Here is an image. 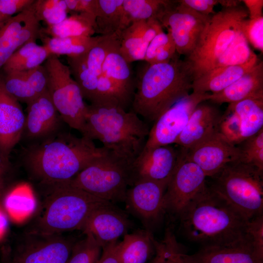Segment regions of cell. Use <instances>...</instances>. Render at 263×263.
Returning a JSON list of instances; mask_svg holds the SVG:
<instances>
[{"mask_svg": "<svg viewBox=\"0 0 263 263\" xmlns=\"http://www.w3.org/2000/svg\"><path fill=\"white\" fill-rule=\"evenodd\" d=\"M258 62L257 58L242 65L212 69L193 81L192 92L199 94L218 93L237 80Z\"/></svg>", "mask_w": 263, "mask_h": 263, "instance_id": "25", "label": "cell"}, {"mask_svg": "<svg viewBox=\"0 0 263 263\" xmlns=\"http://www.w3.org/2000/svg\"><path fill=\"white\" fill-rule=\"evenodd\" d=\"M174 0H123L122 31L133 22L153 19L159 22Z\"/></svg>", "mask_w": 263, "mask_h": 263, "instance_id": "29", "label": "cell"}, {"mask_svg": "<svg viewBox=\"0 0 263 263\" xmlns=\"http://www.w3.org/2000/svg\"><path fill=\"white\" fill-rule=\"evenodd\" d=\"M37 200L31 186L25 183L15 187L6 195L4 206L9 217L14 222L21 223L35 211Z\"/></svg>", "mask_w": 263, "mask_h": 263, "instance_id": "32", "label": "cell"}, {"mask_svg": "<svg viewBox=\"0 0 263 263\" xmlns=\"http://www.w3.org/2000/svg\"><path fill=\"white\" fill-rule=\"evenodd\" d=\"M69 13H87L96 16L97 0H65Z\"/></svg>", "mask_w": 263, "mask_h": 263, "instance_id": "46", "label": "cell"}, {"mask_svg": "<svg viewBox=\"0 0 263 263\" xmlns=\"http://www.w3.org/2000/svg\"><path fill=\"white\" fill-rule=\"evenodd\" d=\"M39 37L43 46L51 56L66 55L68 57H73L86 54L100 40L102 36L52 38L40 32Z\"/></svg>", "mask_w": 263, "mask_h": 263, "instance_id": "31", "label": "cell"}, {"mask_svg": "<svg viewBox=\"0 0 263 263\" xmlns=\"http://www.w3.org/2000/svg\"><path fill=\"white\" fill-rule=\"evenodd\" d=\"M0 13V27H1L10 19Z\"/></svg>", "mask_w": 263, "mask_h": 263, "instance_id": "54", "label": "cell"}, {"mask_svg": "<svg viewBox=\"0 0 263 263\" xmlns=\"http://www.w3.org/2000/svg\"><path fill=\"white\" fill-rule=\"evenodd\" d=\"M203 102L193 110L175 142L181 149L188 150L218 132L221 115L214 106Z\"/></svg>", "mask_w": 263, "mask_h": 263, "instance_id": "20", "label": "cell"}, {"mask_svg": "<svg viewBox=\"0 0 263 263\" xmlns=\"http://www.w3.org/2000/svg\"><path fill=\"white\" fill-rule=\"evenodd\" d=\"M8 163L4 160L0 152V195L4 188V176Z\"/></svg>", "mask_w": 263, "mask_h": 263, "instance_id": "52", "label": "cell"}, {"mask_svg": "<svg viewBox=\"0 0 263 263\" xmlns=\"http://www.w3.org/2000/svg\"><path fill=\"white\" fill-rule=\"evenodd\" d=\"M43 66L47 76V91L60 117L82 135L87 105L69 66L54 55L50 56Z\"/></svg>", "mask_w": 263, "mask_h": 263, "instance_id": "9", "label": "cell"}, {"mask_svg": "<svg viewBox=\"0 0 263 263\" xmlns=\"http://www.w3.org/2000/svg\"><path fill=\"white\" fill-rule=\"evenodd\" d=\"M129 64L120 53L118 36L105 57L102 74L112 81L127 103L133 95L134 86Z\"/></svg>", "mask_w": 263, "mask_h": 263, "instance_id": "26", "label": "cell"}, {"mask_svg": "<svg viewBox=\"0 0 263 263\" xmlns=\"http://www.w3.org/2000/svg\"><path fill=\"white\" fill-rule=\"evenodd\" d=\"M178 217L184 236L201 247L250 242L248 220L207 184Z\"/></svg>", "mask_w": 263, "mask_h": 263, "instance_id": "1", "label": "cell"}, {"mask_svg": "<svg viewBox=\"0 0 263 263\" xmlns=\"http://www.w3.org/2000/svg\"><path fill=\"white\" fill-rule=\"evenodd\" d=\"M2 74L5 89L19 102L27 104L47 90V76L43 65Z\"/></svg>", "mask_w": 263, "mask_h": 263, "instance_id": "22", "label": "cell"}, {"mask_svg": "<svg viewBox=\"0 0 263 263\" xmlns=\"http://www.w3.org/2000/svg\"><path fill=\"white\" fill-rule=\"evenodd\" d=\"M32 5L0 27V68L19 49L39 37L41 28Z\"/></svg>", "mask_w": 263, "mask_h": 263, "instance_id": "17", "label": "cell"}, {"mask_svg": "<svg viewBox=\"0 0 263 263\" xmlns=\"http://www.w3.org/2000/svg\"><path fill=\"white\" fill-rule=\"evenodd\" d=\"M95 33L108 36L122 31L123 0H97Z\"/></svg>", "mask_w": 263, "mask_h": 263, "instance_id": "34", "label": "cell"}, {"mask_svg": "<svg viewBox=\"0 0 263 263\" xmlns=\"http://www.w3.org/2000/svg\"><path fill=\"white\" fill-rule=\"evenodd\" d=\"M32 6L36 19L47 26L61 22L69 13L65 0H35Z\"/></svg>", "mask_w": 263, "mask_h": 263, "instance_id": "38", "label": "cell"}, {"mask_svg": "<svg viewBox=\"0 0 263 263\" xmlns=\"http://www.w3.org/2000/svg\"><path fill=\"white\" fill-rule=\"evenodd\" d=\"M35 0H0V13L8 18L29 8Z\"/></svg>", "mask_w": 263, "mask_h": 263, "instance_id": "45", "label": "cell"}, {"mask_svg": "<svg viewBox=\"0 0 263 263\" xmlns=\"http://www.w3.org/2000/svg\"><path fill=\"white\" fill-rule=\"evenodd\" d=\"M133 161L107 149L68 182L101 199L124 202Z\"/></svg>", "mask_w": 263, "mask_h": 263, "instance_id": "7", "label": "cell"}, {"mask_svg": "<svg viewBox=\"0 0 263 263\" xmlns=\"http://www.w3.org/2000/svg\"><path fill=\"white\" fill-rule=\"evenodd\" d=\"M226 110L240 128L244 141L263 129V97L230 103Z\"/></svg>", "mask_w": 263, "mask_h": 263, "instance_id": "28", "label": "cell"}, {"mask_svg": "<svg viewBox=\"0 0 263 263\" xmlns=\"http://www.w3.org/2000/svg\"><path fill=\"white\" fill-rule=\"evenodd\" d=\"M7 263H13L12 261H8Z\"/></svg>", "mask_w": 263, "mask_h": 263, "instance_id": "55", "label": "cell"}, {"mask_svg": "<svg viewBox=\"0 0 263 263\" xmlns=\"http://www.w3.org/2000/svg\"><path fill=\"white\" fill-rule=\"evenodd\" d=\"M51 187L41 214L30 232L58 234L81 230L95 209L113 204L73 187L68 182Z\"/></svg>", "mask_w": 263, "mask_h": 263, "instance_id": "5", "label": "cell"}, {"mask_svg": "<svg viewBox=\"0 0 263 263\" xmlns=\"http://www.w3.org/2000/svg\"><path fill=\"white\" fill-rule=\"evenodd\" d=\"M27 106L24 131L29 137H43L56 129L60 116L47 90Z\"/></svg>", "mask_w": 263, "mask_h": 263, "instance_id": "23", "label": "cell"}, {"mask_svg": "<svg viewBox=\"0 0 263 263\" xmlns=\"http://www.w3.org/2000/svg\"><path fill=\"white\" fill-rule=\"evenodd\" d=\"M102 248L90 235L75 243L67 263H96Z\"/></svg>", "mask_w": 263, "mask_h": 263, "instance_id": "41", "label": "cell"}, {"mask_svg": "<svg viewBox=\"0 0 263 263\" xmlns=\"http://www.w3.org/2000/svg\"><path fill=\"white\" fill-rule=\"evenodd\" d=\"M40 32L52 38L92 37L95 33V16L87 13H73L57 24L41 28Z\"/></svg>", "mask_w": 263, "mask_h": 263, "instance_id": "30", "label": "cell"}, {"mask_svg": "<svg viewBox=\"0 0 263 263\" xmlns=\"http://www.w3.org/2000/svg\"><path fill=\"white\" fill-rule=\"evenodd\" d=\"M211 178L209 188L246 219L263 214V172L238 160Z\"/></svg>", "mask_w": 263, "mask_h": 263, "instance_id": "6", "label": "cell"}, {"mask_svg": "<svg viewBox=\"0 0 263 263\" xmlns=\"http://www.w3.org/2000/svg\"><path fill=\"white\" fill-rule=\"evenodd\" d=\"M131 226L127 216L111 204L95 209L81 230L92 236L102 248L127 234Z\"/></svg>", "mask_w": 263, "mask_h": 263, "instance_id": "18", "label": "cell"}, {"mask_svg": "<svg viewBox=\"0 0 263 263\" xmlns=\"http://www.w3.org/2000/svg\"><path fill=\"white\" fill-rule=\"evenodd\" d=\"M246 6L249 19H254L263 17V0H242Z\"/></svg>", "mask_w": 263, "mask_h": 263, "instance_id": "51", "label": "cell"}, {"mask_svg": "<svg viewBox=\"0 0 263 263\" xmlns=\"http://www.w3.org/2000/svg\"><path fill=\"white\" fill-rule=\"evenodd\" d=\"M210 16L194 11L180 0H175L159 22L170 34L177 53L187 57L195 48Z\"/></svg>", "mask_w": 263, "mask_h": 263, "instance_id": "11", "label": "cell"}, {"mask_svg": "<svg viewBox=\"0 0 263 263\" xmlns=\"http://www.w3.org/2000/svg\"><path fill=\"white\" fill-rule=\"evenodd\" d=\"M177 53L175 44L171 37L169 42L159 51L149 64L168 63L173 58Z\"/></svg>", "mask_w": 263, "mask_h": 263, "instance_id": "49", "label": "cell"}, {"mask_svg": "<svg viewBox=\"0 0 263 263\" xmlns=\"http://www.w3.org/2000/svg\"><path fill=\"white\" fill-rule=\"evenodd\" d=\"M183 4L194 11L207 16L214 15V7L220 4L218 0H180Z\"/></svg>", "mask_w": 263, "mask_h": 263, "instance_id": "48", "label": "cell"}, {"mask_svg": "<svg viewBox=\"0 0 263 263\" xmlns=\"http://www.w3.org/2000/svg\"><path fill=\"white\" fill-rule=\"evenodd\" d=\"M67 61L72 76L79 87L84 99L93 103L97 95L98 77L89 69L86 54L68 57Z\"/></svg>", "mask_w": 263, "mask_h": 263, "instance_id": "37", "label": "cell"}, {"mask_svg": "<svg viewBox=\"0 0 263 263\" xmlns=\"http://www.w3.org/2000/svg\"><path fill=\"white\" fill-rule=\"evenodd\" d=\"M179 155V150L170 145L142 150L131 164V186L144 180L169 181Z\"/></svg>", "mask_w": 263, "mask_h": 263, "instance_id": "16", "label": "cell"}, {"mask_svg": "<svg viewBox=\"0 0 263 263\" xmlns=\"http://www.w3.org/2000/svg\"><path fill=\"white\" fill-rule=\"evenodd\" d=\"M14 256L13 263H67L75 243L60 234L29 232Z\"/></svg>", "mask_w": 263, "mask_h": 263, "instance_id": "13", "label": "cell"}, {"mask_svg": "<svg viewBox=\"0 0 263 263\" xmlns=\"http://www.w3.org/2000/svg\"><path fill=\"white\" fill-rule=\"evenodd\" d=\"M8 227V220L4 211L0 207V240L4 236Z\"/></svg>", "mask_w": 263, "mask_h": 263, "instance_id": "53", "label": "cell"}, {"mask_svg": "<svg viewBox=\"0 0 263 263\" xmlns=\"http://www.w3.org/2000/svg\"><path fill=\"white\" fill-rule=\"evenodd\" d=\"M207 176L180 149L178 159L164 194L165 212L178 216L206 186Z\"/></svg>", "mask_w": 263, "mask_h": 263, "instance_id": "10", "label": "cell"}, {"mask_svg": "<svg viewBox=\"0 0 263 263\" xmlns=\"http://www.w3.org/2000/svg\"><path fill=\"white\" fill-rule=\"evenodd\" d=\"M241 152V162L263 172V129L237 145Z\"/></svg>", "mask_w": 263, "mask_h": 263, "instance_id": "39", "label": "cell"}, {"mask_svg": "<svg viewBox=\"0 0 263 263\" xmlns=\"http://www.w3.org/2000/svg\"><path fill=\"white\" fill-rule=\"evenodd\" d=\"M51 56L44 46L31 41L16 51L2 67L3 73L26 71L37 68Z\"/></svg>", "mask_w": 263, "mask_h": 263, "instance_id": "35", "label": "cell"}, {"mask_svg": "<svg viewBox=\"0 0 263 263\" xmlns=\"http://www.w3.org/2000/svg\"><path fill=\"white\" fill-rule=\"evenodd\" d=\"M253 97H263V62H258L250 70L223 90L210 94L213 103H232Z\"/></svg>", "mask_w": 263, "mask_h": 263, "instance_id": "24", "label": "cell"}, {"mask_svg": "<svg viewBox=\"0 0 263 263\" xmlns=\"http://www.w3.org/2000/svg\"><path fill=\"white\" fill-rule=\"evenodd\" d=\"M177 53L168 63H147L138 76L132 111L154 122L176 102L189 94L194 76L189 63Z\"/></svg>", "mask_w": 263, "mask_h": 263, "instance_id": "2", "label": "cell"}, {"mask_svg": "<svg viewBox=\"0 0 263 263\" xmlns=\"http://www.w3.org/2000/svg\"><path fill=\"white\" fill-rule=\"evenodd\" d=\"M181 150L187 159L196 164L207 177H210L227 164L241 158L239 147L230 143L218 132L188 150Z\"/></svg>", "mask_w": 263, "mask_h": 263, "instance_id": "14", "label": "cell"}, {"mask_svg": "<svg viewBox=\"0 0 263 263\" xmlns=\"http://www.w3.org/2000/svg\"><path fill=\"white\" fill-rule=\"evenodd\" d=\"M241 29L248 42L252 46L263 51V17L245 19L241 25Z\"/></svg>", "mask_w": 263, "mask_h": 263, "instance_id": "43", "label": "cell"}, {"mask_svg": "<svg viewBox=\"0 0 263 263\" xmlns=\"http://www.w3.org/2000/svg\"><path fill=\"white\" fill-rule=\"evenodd\" d=\"M146 20L133 22L119 36L120 53L129 63L144 60L149 43L143 38Z\"/></svg>", "mask_w": 263, "mask_h": 263, "instance_id": "33", "label": "cell"}, {"mask_svg": "<svg viewBox=\"0 0 263 263\" xmlns=\"http://www.w3.org/2000/svg\"><path fill=\"white\" fill-rule=\"evenodd\" d=\"M85 120L82 136L98 140L103 147L132 161L142 150L150 130L139 115L114 100L87 105Z\"/></svg>", "mask_w": 263, "mask_h": 263, "instance_id": "4", "label": "cell"}, {"mask_svg": "<svg viewBox=\"0 0 263 263\" xmlns=\"http://www.w3.org/2000/svg\"><path fill=\"white\" fill-rule=\"evenodd\" d=\"M247 232L255 256L263 263V214L248 220Z\"/></svg>", "mask_w": 263, "mask_h": 263, "instance_id": "44", "label": "cell"}, {"mask_svg": "<svg viewBox=\"0 0 263 263\" xmlns=\"http://www.w3.org/2000/svg\"><path fill=\"white\" fill-rule=\"evenodd\" d=\"M257 58V56L250 49L240 28L231 42L210 70L220 67L242 65Z\"/></svg>", "mask_w": 263, "mask_h": 263, "instance_id": "36", "label": "cell"}, {"mask_svg": "<svg viewBox=\"0 0 263 263\" xmlns=\"http://www.w3.org/2000/svg\"><path fill=\"white\" fill-rule=\"evenodd\" d=\"M248 16L247 10L240 5L223 8L210 16L195 48L184 59L191 68L194 80L211 69Z\"/></svg>", "mask_w": 263, "mask_h": 263, "instance_id": "8", "label": "cell"}, {"mask_svg": "<svg viewBox=\"0 0 263 263\" xmlns=\"http://www.w3.org/2000/svg\"><path fill=\"white\" fill-rule=\"evenodd\" d=\"M154 239L147 229L125 234L116 246L119 263H148L154 253Z\"/></svg>", "mask_w": 263, "mask_h": 263, "instance_id": "27", "label": "cell"}, {"mask_svg": "<svg viewBox=\"0 0 263 263\" xmlns=\"http://www.w3.org/2000/svg\"><path fill=\"white\" fill-rule=\"evenodd\" d=\"M171 38V36L168 32L166 33L163 31L157 34L149 43L144 60L150 63L159 51L169 42Z\"/></svg>", "mask_w": 263, "mask_h": 263, "instance_id": "47", "label": "cell"}, {"mask_svg": "<svg viewBox=\"0 0 263 263\" xmlns=\"http://www.w3.org/2000/svg\"><path fill=\"white\" fill-rule=\"evenodd\" d=\"M119 36H102L100 40L86 54V60L90 71L98 77L102 74V68L105 57L114 39Z\"/></svg>", "mask_w": 263, "mask_h": 263, "instance_id": "42", "label": "cell"}, {"mask_svg": "<svg viewBox=\"0 0 263 263\" xmlns=\"http://www.w3.org/2000/svg\"><path fill=\"white\" fill-rule=\"evenodd\" d=\"M209 94L192 92L166 111L154 122L143 150L175 144L193 110Z\"/></svg>", "mask_w": 263, "mask_h": 263, "instance_id": "12", "label": "cell"}, {"mask_svg": "<svg viewBox=\"0 0 263 263\" xmlns=\"http://www.w3.org/2000/svg\"><path fill=\"white\" fill-rule=\"evenodd\" d=\"M169 181L137 182L127 190L124 201L127 207L145 224L155 223L165 212L164 196Z\"/></svg>", "mask_w": 263, "mask_h": 263, "instance_id": "15", "label": "cell"}, {"mask_svg": "<svg viewBox=\"0 0 263 263\" xmlns=\"http://www.w3.org/2000/svg\"><path fill=\"white\" fill-rule=\"evenodd\" d=\"M117 242H114L103 247L96 263H119L116 254Z\"/></svg>", "mask_w": 263, "mask_h": 263, "instance_id": "50", "label": "cell"}, {"mask_svg": "<svg viewBox=\"0 0 263 263\" xmlns=\"http://www.w3.org/2000/svg\"><path fill=\"white\" fill-rule=\"evenodd\" d=\"M19 102L6 91L0 74V152L8 164L24 130L25 116Z\"/></svg>", "mask_w": 263, "mask_h": 263, "instance_id": "19", "label": "cell"}, {"mask_svg": "<svg viewBox=\"0 0 263 263\" xmlns=\"http://www.w3.org/2000/svg\"><path fill=\"white\" fill-rule=\"evenodd\" d=\"M154 253L148 263H180L177 257L180 246L172 231L168 228L163 239L154 240Z\"/></svg>", "mask_w": 263, "mask_h": 263, "instance_id": "40", "label": "cell"}, {"mask_svg": "<svg viewBox=\"0 0 263 263\" xmlns=\"http://www.w3.org/2000/svg\"><path fill=\"white\" fill-rule=\"evenodd\" d=\"M106 150L86 136L61 132L32 147L25 159L41 181L51 186L70 181Z\"/></svg>", "mask_w": 263, "mask_h": 263, "instance_id": "3", "label": "cell"}, {"mask_svg": "<svg viewBox=\"0 0 263 263\" xmlns=\"http://www.w3.org/2000/svg\"><path fill=\"white\" fill-rule=\"evenodd\" d=\"M180 263H261L254 255L250 242L226 246L203 247L192 254L179 249Z\"/></svg>", "mask_w": 263, "mask_h": 263, "instance_id": "21", "label": "cell"}]
</instances>
